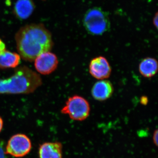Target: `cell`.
<instances>
[{
	"mask_svg": "<svg viewBox=\"0 0 158 158\" xmlns=\"http://www.w3.org/2000/svg\"><path fill=\"white\" fill-rule=\"evenodd\" d=\"M15 38L18 54L27 62H33L40 54L51 51L54 45L50 31L42 23L22 27Z\"/></svg>",
	"mask_w": 158,
	"mask_h": 158,
	"instance_id": "1",
	"label": "cell"
},
{
	"mask_svg": "<svg viewBox=\"0 0 158 158\" xmlns=\"http://www.w3.org/2000/svg\"><path fill=\"white\" fill-rule=\"evenodd\" d=\"M42 84L39 74L27 66H19L15 68L11 76L0 79V94H29Z\"/></svg>",
	"mask_w": 158,
	"mask_h": 158,
	"instance_id": "2",
	"label": "cell"
},
{
	"mask_svg": "<svg viewBox=\"0 0 158 158\" xmlns=\"http://www.w3.org/2000/svg\"><path fill=\"white\" fill-rule=\"evenodd\" d=\"M83 24L86 31L93 35H101L110 28V19L101 9L94 7L85 13Z\"/></svg>",
	"mask_w": 158,
	"mask_h": 158,
	"instance_id": "3",
	"label": "cell"
},
{
	"mask_svg": "<svg viewBox=\"0 0 158 158\" xmlns=\"http://www.w3.org/2000/svg\"><path fill=\"white\" fill-rule=\"evenodd\" d=\"M90 106L86 99L79 95H73L68 98L61 110L62 114L68 115L75 121L85 120L90 115Z\"/></svg>",
	"mask_w": 158,
	"mask_h": 158,
	"instance_id": "4",
	"label": "cell"
},
{
	"mask_svg": "<svg viewBox=\"0 0 158 158\" xmlns=\"http://www.w3.org/2000/svg\"><path fill=\"white\" fill-rule=\"evenodd\" d=\"M32 149L30 138L23 134H17L9 138L5 146L6 155L15 158H22L28 154Z\"/></svg>",
	"mask_w": 158,
	"mask_h": 158,
	"instance_id": "5",
	"label": "cell"
},
{
	"mask_svg": "<svg viewBox=\"0 0 158 158\" xmlns=\"http://www.w3.org/2000/svg\"><path fill=\"white\" fill-rule=\"evenodd\" d=\"M34 61V66L37 72L44 75L55 71L59 64L58 57L51 51L40 54Z\"/></svg>",
	"mask_w": 158,
	"mask_h": 158,
	"instance_id": "6",
	"label": "cell"
},
{
	"mask_svg": "<svg viewBox=\"0 0 158 158\" xmlns=\"http://www.w3.org/2000/svg\"><path fill=\"white\" fill-rule=\"evenodd\" d=\"M89 70L90 75L98 80L108 78L112 72L110 63L103 56L97 57L92 59L89 64Z\"/></svg>",
	"mask_w": 158,
	"mask_h": 158,
	"instance_id": "7",
	"label": "cell"
},
{
	"mask_svg": "<svg viewBox=\"0 0 158 158\" xmlns=\"http://www.w3.org/2000/svg\"><path fill=\"white\" fill-rule=\"evenodd\" d=\"M114 88L113 84L106 80H100L94 85L91 89L92 97L98 101L107 100L113 95Z\"/></svg>",
	"mask_w": 158,
	"mask_h": 158,
	"instance_id": "8",
	"label": "cell"
},
{
	"mask_svg": "<svg viewBox=\"0 0 158 158\" xmlns=\"http://www.w3.org/2000/svg\"><path fill=\"white\" fill-rule=\"evenodd\" d=\"M62 145L58 141L46 142L40 145L39 158H62Z\"/></svg>",
	"mask_w": 158,
	"mask_h": 158,
	"instance_id": "9",
	"label": "cell"
},
{
	"mask_svg": "<svg viewBox=\"0 0 158 158\" xmlns=\"http://www.w3.org/2000/svg\"><path fill=\"white\" fill-rule=\"evenodd\" d=\"M35 9L33 0H17L13 7V12L18 19L25 20L31 16Z\"/></svg>",
	"mask_w": 158,
	"mask_h": 158,
	"instance_id": "10",
	"label": "cell"
},
{
	"mask_svg": "<svg viewBox=\"0 0 158 158\" xmlns=\"http://www.w3.org/2000/svg\"><path fill=\"white\" fill-rule=\"evenodd\" d=\"M20 60L19 54L6 49L0 52V69L17 68Z\"/></svg>",
	"mask_w": 158,
	"mask_h": 158,
	"instance_id": "11",
	"label": "cell"
},
{
	"mask_svg": "<svg viewBox=\"0 0 158 158\" xmlns=\"http://www.w3.org/2000/svg\"><path fill=\"white\" fill-rule=\"evenodd\" d=\"M138 69L142 76L148 78L152 77L157 73V61L151 57L144 58L139 64Z\"/></svg>",
	"mask_w": 158,
	"mask_h": 158,
	"instance_id": "12",
	"label": "cell"
},
{
	"mask_svg": "<svg viewBox=\"0 0 158 158\" xmlns=\"http://www.w3.org/2000/svg\"><path fill=\"white\" fill-rule=\"evenodd\" d=\"M5 142L0 139V158H6Z\"/></svg>",
	"mask_w": 158,
	"mask_h": 158,
	"instance_id": "13",
	"label": "cell"
},
{
	"mask_svg": "<svg viewBox=\"0 0 158 158\" xmlns=\"http://www.w3.org/2000/svg\"><path fill=\"white\" fill-rule=\"evenodd\" d=\"M158 131L157 129L156 130L153 135L152 139L154 144L156 145V147L158 146Z\"/></svg>",
	"mask_w": 158,
	"mask_h": 158,
	"instance_id": "14",
	"label": "cell"
},
{
	"mask_svg": "<svg viewBox=\"0 0 158 158\" xmlns=\"http://www.w3.org/2000/svg\"><path fill=\"white\" fill-rule=\"evenodd\" d=\"M158 13L156 12L155 15L154 17L153 18V23L154 25L156 27V28L157 29L158 28Z\"/></svg>",
	"mask_w": 158,
	"mask_h": 158,
	"instance_id": "15",
	"label": "cell"
},
{
	"mask_svg": "<svg viewBox=\"0 0 158 158\" xmlns=\"http://www.w3.org/2000/svg\"><path fill=\"white\" fill-rule=\"evenodd\" d=\"M6 49V45L4 41L0 38V52Z\"/></svg>",
	"mask_w": 158,
	"mask_h": 158,
	"instance_id": "16",
	"label": "cell"
},
{
	"mask_svg": "<svg viewBox=\"0 0 158 158\" xmlns=\"http://www.w3.org/2000/svg\"><path fill=\"white\" fill-rule=\"evenodd\" d=\"M3 124H4V122H3L2 118L0 116V133L1 132L2 130Z\"/></svg>",
	"mask_w": 158,
	"mask_h": 158,
	"instance_id": "17",
	"label": "cell"
},
{
	"mask_svg": "<svg viewBox=\"0 0 158 158\" xmlns=\"http://www.w3.org/2000/svg\"><path fill=\"white\" fill-rule=\"evenodd\" d=\"M141 103L143 104V105L147 104L148 102L147 98H145V97H143V98H141Z\"/></svg>",
	"mask_w": 158,
	"mask_h": 158,
	"instance_id": "18",
	"label": "cell"
}]
</instances>
